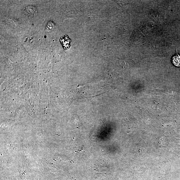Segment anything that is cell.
I'll return each instance as SVG.
<instances>
[{
	"mask_svg": "<svg viewBox=\"0 0 180 180\" xmlns=\"http://www.w3.org/2000/svg\"><path fill=\"white\" fill-rule=\"evenodd\" d=\"M173 64L177 67H180V56L177 54L174 56L171 59Z\"/></svg>",
	"mask_w": 180,
	"mask_h": 180,
	"instance_id": "7a4b0ae2",
	"label": "cell"
},
{
	"mask_svg": "<svg viewBox=\"0 0 180 180\" xmlns=\"http://www.w3.org/2000/svg\"><path fill=\"white\" fill-rule=\"evenodd\" d=\"M61 41L62 43V46L64 49H67L70 47V41L68 36H66L64 37H62V39H61Z\"/></svg>",
	"mask_w": 180,
	"mask_h": 180,
	"instance_id": "6da1fadb",
	"label": "cell"
}]
</instances>
